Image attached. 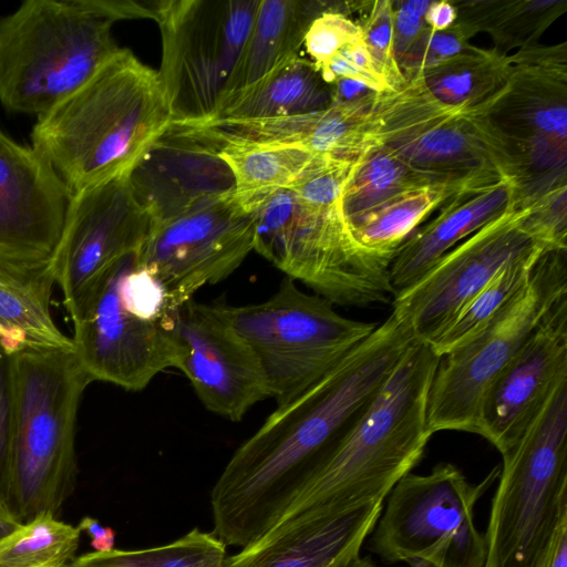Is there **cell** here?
<instances>
[{"label":"cell","instance_id":"44","mask_svg":"<svg viewBox=\"0 0 567 567\" xmlns=\"http://www.w3.org/2000/svg\"><path fill=\"white\" fill-rule=\"evenodd\" d=\"M538 567H567V519L557 527Z\"/></svg>","mask_w":567,"mask_h":567},{"label":"cell","instance_id":"15","mask_svg":"<svg viewBox=\"0 0 567 567\" xmlns=\"http://www.w3.org/2000/svg\"><path fill=\"white\" fill-rule=\"evenodd\" d=\"M254 236L255 212L233 193L152 221L137 257L175 298L186 302L204 286L230 276L254 250Z\"/></svg>","mask_w":567,"mask_h":567},{"label":"cell","instance_id":"22","mask_svg":"<svg viewBox=\"0 0 567 567\" xmlns=\"http://www.w3.org/2000/svg\"><path fill=\"white\" fill-rule=\"evenodd\" d=\"M398 248L389 268L392 299L414 285L449 250L515 207L522 206L513 178L464 189Z\"/></svg>","mask_w":567,"mask_h":567},{"label":"cell","instance_id":"34","mask_svg":"<svg viewBox=\"0 0 567 567\" xmlns=\"http://www.w3.org/2000/svg\"><path fill=\"white\" fill-rule=\"evenodd\" d=\"M224 550L227 547L212 532L194 527L159 546L87 553L74 558L69 567H196Z\"/></svg>","mask_w":567,"mask_h":567},{"label":"cell","instance_id":"42","mask_svg":"<svg viewBox=\"0 0 567 567\" xmlns=\"http://www.w3.org/2000/svg\"><path fill=\"white\" fill-rule=\"evenodd\" d=\"M332 103L338 104H362L372 102L378 96L367 84L351 79L340 78L331 84Z\"/></svg>","mask_w":567,"mask_h":567},{"label":"cell","instance_id":"49","mask_svg":"<svg viewBox=\"0 0 567 567\" xmlns=\"http://www.w3.org/2000/svg\"><path fill=\"white\" fill-rule=\"evenodd\" d=\"M405 563L409 565V567H440V566L433 564L432 561H429L423 558H411V559L406 560Z\"/></svg>","mask_w":567,"mask_h":567},{"label":"cell","instance_id":"5","mask_svg":"<svg viewBox=\"0 0 567 567\" xmlns=\"http://www.w3.org/2000/svg\"><path fill=\"white\" fill-rule=\"evenodd\" d=\"M91 382L74 351L13 355L10 516L19 524L43 512L56 516L73 493L76 416Z\"/></svg>","mask_w":567,"mask_h":567},{"label":"cell","instance_id":"10","mask_svg":"<svg viewBox=\"0 0 567 567\" xmlns=\"http://www.w3.org/2000/svg\"><path fill=\"white\" fill-rule=\"evenodd\" d=\"M215 306L255 358L277 405L309 389L378 326L341 316L287 276L262 302Z\"/></svg>","mask_w":567,"mask_h":567},{"label":"cell","instance_id":"9","mask_svg":"<svg viewBox=\"0 0 567 567\" xmlns=\"http://www.w3.org/2000/svg\"><path fill=\"white\" fill-rule=\"evenodd\" d=\"M511 60L506 84L473 114L529 205L566 186V51L528 48Z\"/></svg>","mask_w":567,"mask_h":567},{"label":"cell","instance_id":"38","mask_svg":"<svg viewBox=\"0 0 567 567\" xmlns=\"http://www.w3.org/2000/svg\"><path fill=\"white\" fill-rule=\"evenodd\" d=\"M361 37L360 25L341 12L328 10L312 20L303 44L320 72L343 47L361 40Z\"/></svg>","mask_w":567,"mask_h":567},{"label":"cell","instance_id":"7","mask_svg":"<svg viewBox=\"0 0 567 567\" xmlns=\"http://www.w3.org/2000/svg\"><path fill=\"white\" fill-rule=\"evenodd\" d=\"M502 456L485 566L538 567L567 519V380Z\"/></svg>","mask_w":567,"mask_h":567},{"label":"cell","instance_id":"1","mask_svg":"<svg viewBox=\"0 0 567 567\" xmlns=\"http://www.w3.org/2000/svg\"><path fill=\"white\" fill-rule=\"evenodd\" d=\"M415 339L393 313L336 367L277 405L212 487L213 534L246 548L282 515L321 456L368 405Z\"/></svg>","mask_w":567,"mask_h":567},{"label":"cell","instance_id":"45","mask_svg":"<svg viewBox=\"0 0 567 567\" xmlns=\"http://www.w3.org/2000/svg\"><path fill=\"white\" fill-rule=\"evenodd\" d=\"M457 19V8L447 1H432L424 17L425 24L433 30H446Z\"/></svg>","mask_w":567,"mask_h":567},{"label":"cell","instance_id":"24","mask_svg":"<svg viewBox=\"0 0 567 567\" xmlns=\"http://www.w3.org/2000/svg\"><path fill=\"white\" fill-rule=\"evenodd\" d=\"M56 284L51 259L35 267L0 264V348L13 357L24 351H74L72 338L50 312Z\"/></svg>","mask_w":567,"mask_h":567},{"label":"cell","instance_id":"50","mask_svg":"<svg viewBox=\"0 0 567 567\" xmlns=\"http://www.w3.org/2000/svg\"><path fill=\"white\" fill-rule=\"evenodd\" d=\"M484 567H486V566H484Z\"/></svg>","mask_w":567,"mask_h":567},{"label":"cell","instance_id":"47","mask_svg":"<svg viewBox=\"0 0 567 567\" xmlns=\"http://www.w3.org/2000/svg\"><path fill=\"white\" fill-rule=\"evenodd\" d=\"M227 557V550H224L208 557L206 560H204L196 567H225Z\"/></svg>","mask_w":567,"mask_h":567},{"label":"cell","instance_id":"41","mask_svg":"<svg viewBox=\"0 0 567 567\" xmlns=\"http://www.w3.org/2000/svg\"><path fill=\"white\" fill-rule=\"evenodd\" d=\"M78 2L92 13L115 22L122 19H154L156 1L78 0Z\"/></svg>","mask_w":567,"mask_h":567},{"label":"cell","instance_id":"8","mask_svg":"<svg viewBox=\"0 0 567 567\" xmlns=\"http://www.w3.org/2000/svg\"><path fill=\"white\" fill-rule=\"evenodd\" d=\"M254 250L332 305L392 301V259L359 246L339 208L310 206L288 187L256 207Z\"/></svg>","mask_w":567,"mask_h":567},{"label":"cell","instance_id":"2","mask_svg":"<svg viewBox=\"0 0 567 567\" xmlns=\"http://www.w3.org/2000/svg\"><path fill=\"white\" fill-rule=\"evenodd\" d=\"M439 360L430 344L415 341L256 543L384 502L420 462L433 435L426 402Z\"/></svg>","mask_w":567,"mask_h":567},{"label":"cell","instance_id":"28","mask_svg":"<svg viewBox=\"0 0 567 567\" xmlns=\"http://www.w3.org/2000/svg\"><path fill=\"white\" fill-rule=\"evenodd\" d=\"M213 143L233 174L235 197L254 212L269 195L289 187L317 156L295 145Z\"/></svg>","mask_w":567,"mask_h":567},{"label":"cell","instance_id":"12","mask_svg":"<svg viewBox=\"0 0 567 567\" xmlns=\"http://www.w3.org/2000/svg\"><path fill=\"white\" fill-rule=\"evenodd\" d=\"M494 467L478 484L451 463L427 474L402 476L386 496L370 534V550L386 564L423 558L440 567H484L486 542L474 507L498 477Z\"/></svg>","mask_w":567,"mask_h":567},{"label":"cell","instance_id":"32","mask_svg":"<svg viewBox=\"0 0 567 567\" xmlns=\"http://www.w3.org/2000/svg\"><path fill=\"white\" fill-rule=\"evenodd\" d=\"M461 20L475 32H488L497 45L512 49L534 43L566 10V0L466 2Z\"/></svg>","mask_w":567,"mask_h":567},{"label":"cell","instance_id":"43","mask_svg":"<svg viewBox=\"0 0 567 567\" xmlns=\"http://www.w3.org/2000/svg\"><path fill=\"white\" fill-rule=\"evenodd\" d=\"M76 527L90 537L94 551L107 553L114 549L116 533L113 528L102 526L97 519L90 516L82 518Z\"/></svg>","mask_w":567,"mask_h":567},{"label":"cell","instance_id":"30","mask_svg":"<svg viewBox=\"0 0 567 567\" xmlns=\"http://www.w3.org/2000/svg\"><path fill=\"white\" fill-rule=\"evenodd\" d=\"M424 185L433 184L375 143L353 162L339 209L348 223L408 189Z\"/></svg>","mask_w":567,"mask_h":567},{"label":"cell","instance_id":"3","mask_svg":"<svg viewBox=\"0 0 567 567\" xmlns=\"http://www.w3.org/2000/svg\"><path fill=\"white\" fill-rule=\"evenodd\" d=\"M172 123L157 71L121 48L81 89L38 116L31 146L75 193L127 174Z\"/></svg>","mask_w":567,"mask_h":567},{"label":"cell","instance_id":"39","mask_svg":"<svg viewBox=\"0 0 567 567\" xmlns=\"http://www.w3.org/2000/svg\"><path fill=\"white\" fill-rule=\"evenodd\" d=\"M13 426V357L0 348V514L9 517Z\"/></svg>","mask_w":567,"mask_h":567},{"label":"cell","instance_id":"36","mask_svg":"<svg viewBox=\"0 0 567 567\" xmlns=\"http://www.w3.org/2000/svg\"><path fill=\"white\" fill-rule=\"evenodd\" d=\"M352 164L353 162L317 155L288 188L303 203L316 208H339Z\"/></svg>","mask_w":567,"mask_h":567},{"label":"cell","instance_id":"16","mask_svg":"<svg viewBox=\"0 0 567 567\" xmlns=\"http://www.w3.org/2000/svg\"><path fill=\"white\" fill-rule=\"evenodd\" d=\"M515 207L444 254L414 285L392 299V313L417 342L433 343L468 301L504 266L548 249L523 227Z\"/></svg>","mask_w":567,"mask_h":567},{"label":"cell","instance_id":"13","mask_svg":"<svg viewBox=\"0 0 567 567\" xmlns=\"http://www.w3.org/2000/svg\"><path fill=\"white\" fill-rule=\"evenodd\" d=\"M259 0H156L157 71L172 124L209 121L225 94Z\"/></svg>","mask_w":567,"mask_h":567},{"label":"cell","instance_id":"25","mask_svg":"<svg viewBox=\"0 0 567 567\" xmlns=\"http://www.w3.org/2000/svg\"><path fill=\"white\" fill-rule=\"evenodd\" d=\"M322 6L315 1L259 0L221 101L298 58L308 27L316 17L328 11Z\"/></svg>","mask_w":567,"mask_h":567},{"label":"cell","instance_id":"48","mask_svg":"<svg viewBox=\"0 0 567 567\" xmlns=\"http://www.w3.org/2000/svg\"><path fill=\"white\" fill-rule=\"evenodd\" d=\"M341 567H377L369 557H357Z\"/></svg>","mask_w":567,"mask_h":567},{"label":"cell","instance_id":"20","mask_svg":"<svg viewBox=\"0 0 567 567\" xmlns=\"http://www.w3.org/2000/svg\"><path fill=\"white\" fill-rule=\"evenodd\" d=\"M567 380V296L556 302L487 389L480 435L503 455Z\"/></svg>","mask_w":567,"mask_h":567},{"label":"cell","instance_id":"18","mask_svg":"<svg viewBox=\"0 0 567 567\" xmlns=\"http://www.w3.org/2000/svg\"><path fill=\"white\" fill-rule=\"evenodd\" d=\"M72 196L41 154L0 131V264H47L61 238Z\"/></svg>","mask_w":567,"mask_h":567},{"label":"cell","instance_id":"29","mask_svg":"<svg viewBox=\"0 0 567 567\" xmlns=\"http://www.w3.org/2000/svg\"><path fill=\"white\" fill-rule=\"evenodd\" d=\"M462 190L443 185L408 189L347 223L363 249L393 259L398 248L431 214Z\"/></svg>","mask_w":567,"mask_h":567},{"label":"cell","instance_id":"6","mask_svg":"<svg viewBox=\"0 0 567 567\" xmlns=\"http://www.w3.org/2000/svg\"><path fill=\"white\" fill-rule=\"evenodd\" d=\"M113 22L78 0H28L0 17V102L40 116L87 83L118 51Z\"/></svg>","mask_w":567,"mask_h":567},{"label":"cell","instance_id":"37","mask_svg":"<svg viewBox=\"0 0 567 567\" xmlns=\"http://www.w3.org/2000/svg\"><path fill=\"white\" fill-rule=\"evenodd\" d=\"M361 28V40L379 73L392 90L404 84L393 53V2L375 1Z\"/></svg>","mask_w":567,"mask_h":567},{"label":"cell","instance_id":"40","mask_svg":"<svg viewBox=\"0 0 567 567\" xmlns=\"http://www.w3.org/2000/svg\"><path fill=\"white\" fill-rule=\"evenodd\" d=\"M425 27L424 16L415 11L409 1L398 2L396 8L393 6V53L396 63Z\"/></svg>","mask_w":567,"mask_h":567},{"label":"cell","instance_id":"46","mask_svg":"<svg viewBox=\"0 0 567 567\" xmlns=\"http://www.w3.org/2000/svg\"><path fill=\"white\" fill-rule=\"evenodd\" d=\"M20 525L11 517L0 514V540L12 534Z\"/></svg>","mask_w":567,"mask_h":567},{"label":"cell","instance_id":"27","mask_svg":"<svg viewBox=\"0 0 567 567\" xmlns=\"http://www.w3.org/2000/svg\"><path fill=\"white\" fill-rule=\"evenodd\" d=\"M511 70V56L470 45L414 78L442 104L472 113L503 89Z\"/></svg>","mask_w":567,"mask_h":567},{"label":"cell","instance_id":"35","mask_svg":"<svg viewBox=\"0 0 567 567\" xmlns=\"http://www.w3.org/2000/svg\"><path fill=\"white\" fill-rule=\"evenodd\" d=\"M476 32L465 22L456 21L446 30H433L427 25L398 60V66L405 80L461 53L468 44V38Z\"/></svg>","mask_w":567,"mask_h":567},{"label":"cell","instance_id":"4","mask_svg":"<svg viewBox=\"0 0 567 567\" xmlns=\"http://www.w3.org/2000/svg\"><path fill=\"white\" fill-rule=\"evenodd\" d=\"M137 252L116 260L71 317L74 353L92 382L128 391L177 369L184 303L140 264Z\"/></svg>","mask_w":567,"mask_h":567},{"label":"cell","instance_id":"23","mask_svg":"<svg viewBox=\"0 0 567 567\" xmlns=\"http://www.w3.org/2000/svg\"><path fill=\"white\" fill-rule=\"evenodd\" d=\"M383 502L349 515L290 529L228 556L225 567H341L360 556Z\"/></svg>","mask_w":567,"mask_h":567},{"label":"cell","instance_id":"31","mask_svg":"<svg viewBox=\"0 0 567 567\" xmlns=\"http://www.w3.org/2000/svg\"><path fill=\"white\" fill-rule=\"evenodd\" d=\"M536 249L504 266L468 301L447 328L431 343L437 357L462 346L492 320L530 281L535 267L546 254Z\"/></svg>","mask_w":567,"mask_h":567},{"label":"cell","instance_id":"19","mask_svg":"<svg viewBox=\"0 0 567 567\" xmlns=\"http://www.w3.org/2000/svg\"><path fill=\"white\" fill-rule=\"evenodd\" d=\"M177 369L189 380L210 412L238 422L257 402L269 398L259 367L215 303L193 298L177 320Z\"/></svg>","mask_w":567,"mask_h":567},{"label":"cell","instance_id":"26","mask_svg":"<svg viewBox=\"0 0 567 567\" xmlns=\"http://www.w3.org/2000/svg\"><path fill=\"white\" fill-rule=\"evenodd\" d=\"M331 103L330 85L312 62L298 56L226 96L209 121L293 116L324 110Z\"/></svg>","mask_w":567,"mask_h":567},{"label":"cell","instance_id":"21","mask_svg":"<svg viewBox=\"0 0 567 567\" xmlns=\"http://www.w3.org/2000/svg\"><path fill=\"white\" fill-rule=\"evenodd\" d=\"M152 221L178 215L208 198L235 193L217 146L192 128L172 124L126 174Z\"/></svg>","mask_w":567,"mask_h":567},{"label":"cell","instance_id":"33","mask_svg":"<svg viewBox=\"0 0 567 567\" xmlns=\"http://www.w3.org/2000/svg\"><path fill=\"white\" fill-rule=\"evenodd\" d=\"M81 532L49 512L0 540V567H69Z\"/></svg>","mask_w":567,"mask_h":567},{"label":"cell","instance_id":"11","mask_svg":"<svg viewBox=\"0 0 567 567\" xmlns=\"http://www.w3.org/2000/svg\"><path fill=\"white\" fill-rule=\"evenodd\" d=\"M566 296V250L548 251L516 297L470 340L440 358L426 402V424L432 434L452 430L480 435L487 389L551 307Z\"/></svg>","mask_w":567,"mask_h":567},{"label":"cell","instance_id":"17","mask_svg":"<svg viewBox=\"0 0 567 567\" xmlns=\"http://www.w3.org/2000/svg\"><path fill=\"white\" fill-rule=\"evenodd\" d=\"M151 225L126 174L73 193L51 257L70 317L116 260L141 248Z\"/></svg>","mask_w":567,"mask_h":567},{"label":"cell","instance_id":"14","mask_svg":"<svg viewBox=\"0 0 567 567\" xmlns=\"http://www.w3.org/2000/svg\"><path fill=\"white\" fill-rule=\"evenodd\" d=\"M374 140L430 184L464 190L507 177L473 113L442 104L417 78L379 93Z\"/></svg>","mask_w":567,"mask_h":567}]
</instances>
